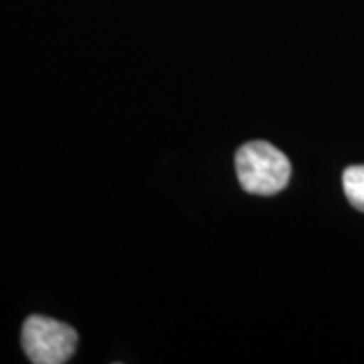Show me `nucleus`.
<instances>
[{
	"label": "nucleus",
	"mask_w": 364,
	"mask_h": 364,
	"mask_svg": "<svg viewBox=\"0 0 364 364\" xmlns=\"http://www.w3.org/2000/svg\"><path fill=\"white\" fill-rule=\"evenodd\" d=\"M235 168L241 186L251 195H277L291 178L287 156L269 142H249L237 150Z\"/></svg>",
	"instance_id": "obj_1"
},
{
	"label": "nucleus",
	"mask_w": 364,
	"mask_h": 364,
	"mask_svg": "<svg viewBox=\"0 0 364 364\" xmlns=\"http://www.w3.org/2000/svg\"><path fill=\"white\" fill-rule=\"evenodd\" d=\"M23 350L33 364H63L77 348V332L45 316H31L23 324Z\"/></svg>",
	"instance_id": "obj_2"
},
{
	"label": "nucleus",
	"mask_w": 364,
	"mask_h": 364,
	"mask_svg": "<svg viewBox=\"0 0 364 364\" xmlns=\"http://www.w3.org/2000/svg\"><path fill=\"white\" fill-rule=\"evenodd\" d=\"M342 184L350 205L364 213V164L348 166L342 174Z\"/></svg>",
	"instance_id": "obj_3"
}]
</instances>
